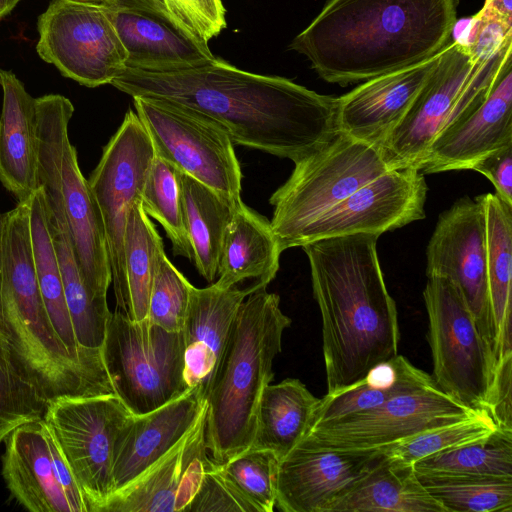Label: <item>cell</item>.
<instances>
[{
    "label": "cell",
    "mask_w": 512,
    "mask_h": 512,
    "mask_svg": "<svg viewBox=\"0 0 512 512\" xmlns=\"http://www.w3.org/2000/svg\"><path fill=\"white\" fill-rule=\"evenodd\" d=\"M111 84L132 97L168 100L220 124L234 144L294 163L339 134L338 97L216 58L166 71L125 67Z\"/></svg>",
    "instance_id": "6da1fadb"
},
{
    "label": "cell",
    "mask_w": 512,
    "mask_h": 512,
    "mask_svg": "<svg viewBox=\"0 0 512 512\" xmlns=\"http://www.w3.org/2000/svg\"><path fill=\"white\" fill-rule=\"evenodd\" d=\"M457 0H327L291 42L324 81L364 82L433 57L457 23Z\"/></svg>",
    "instance_id": "7a4b0ae2"
},
{
    "label": "cell",
    "mask_w": 512,
    "mask_h": 512,
    "mask_svg": "<svg viewBox=\"0 0 512 512\" xmlns=\"http://www.w3.org/2000/svg\"><path fill=\"white\" fill-rule=\"evenodd\" d=\"M378 238L358 233L302 246L322 319L327 394L398 355V313L379 264Z\"/></svg>",
    "instance_id": "3957f363"
},
{
    "label": "cell",
    "mask_w": 512,
    "mask_h": 512,
    "mask_svg": "<svg viewBox=\"0 0 512 512\" xmlns=\"http://www.w3.org/2000/svg\"><path fill=\"white\" fill-rule=\"evenodd\" d=\"M28 202L0 215V331L48 403L65 396L115 394L101 348L70 352L51 323L37 280Z\"/></svg>",
    "instance_id": "277c9868"
},
{
    "label": "cell",
    "mask_w": 512,
    "mask_h": 512,
    "mask_svg": "<svg viewBox=\"0 0 512 512\" xmlns=\"http://www.w3.org/2000/svg\"><path fill=\"white\" fill-rule=\"evenodd\" d=\"M291 319L280 297L266 288L241 303L213 381L205 394V445L216 463L247 451L255 432L257 406L274 378L273 360L281 352Z\"/></svg>",
    "instance_id": "5b68a950"
},
{
    "label": "cell",
    "mask_w": 512,
    "mask_h": 512,
    "mask_svg": "<svg viewBox=\"0 0 512 512\" xmlns=\"http://www.w3.org/2000/svg\"><path fill=\"white\" fill-rule=\"evenodd\" d=\"M36 111L40 187L48 207L65 220L84 283L96 299L107 301L112 279L104 225L68 134L74 106L48 94L36 98Z\"/></svg>",
    "instance_id": "8992f818"
},
{
    "label": "cell",
    "mask_w": 512,
    "mask_h": 512,
    "mask_svg": "<svg viewBox=\"0 0 512 512\" xmlns=\"http://www.w3.org/2000/svg\"><path fill=\"white\" fill-rule=\"evenodd\" d=\"M512 43H506L488 60H475L469 47L449 42L440 52L428 83L396 126L380 144L388 170L420 169L435 138L474 110L495 79L511 61Z\"/></svg>",
    "instance_id": "52a82bcc"
},
{
    "label": "cell",
    "mask_w": 512,
    "mask_h": 512,
    "mask_svg": "<svg viewBox=\"0 0 512 512\" xmlns=\"http://www.w3.org/2000/svg\"><path fill=\"white\" fill-rule=\"evenodd\" d=\"M294 164L269 199L274 208L270 224L282 252L319 216L389 171L377 146L342 132Z\"/></svg>",
    "instance_id": "ba28073f"
},
{
    "label": "cell",
    "mask_w": 512,
    "mask_h": 512,
    "mask_svg": "<svg viewBox=\"0 0 512 512\" xmlns=\"http://www.w3.org/2000/svg\"><path fill=\"white\" fill-rule=\"evenodd\" d=\"M101 352L115 394L132 414L155 410L189 389L181 331L166 330L147 319L132 321L115 310Z\"/></svg>",
    "instance_id": "9c48e42d"
},
{
    "label": "cell",
    "mask_w": 512,
    "mask_h": 512,
    "mask_svg": "<svg viewBox=\"0 0 512 512\" xmlns=\"http://www.w3.org/2000/svg\"><path fill=\"white\" fill-rule=\"evenodd\" d=\"M423 298L434 383L458 402L488 413L494 362L472 313L458 289L444 277H429Z\"/></svg>",
    "instance_id": "30bf717a"
},
{
    "label": "cell",
    "mask_w": 512,
    "mask_h": 512,
    "mask_svg": "<svg viewBox=\"0 0 512 512\" xmlns=\"http://www.w3.org/2000/svg\"><path fill=\"white\" fill-rule=\"evenodd\" d=\"M133 101L156 156L232 203L242 201L234 143L220 124L168 100L133 97Z\"/></svg>",
    "instance_id": "8fae6325"
},
{
    "label": "cell",
    "mask_w": 512,
    "mask_h": 512,
    "mask_svg": "<svg viewBox=\"0 0 512 512\" xmlns=\"http://www.w3.org/2000/svg\"><path fill=\"white\" fill-rule=\"evenodd\" d=\"M130 414L115 394L65 396L47 405L42 420L71 468L87 512H102L112 494L115 441Z\"/></svg>",
    "instance_id": "7c38bea8"
},
{
    "label": "cell",
    "mask_w": 512,
    "mask_h": 512,
    "mask_svg": "<svg viewBox=\"0 0 512 512\" xmlns=\"http://www.w3.org/2000/svg\"><path fill=\"white\" fill-rule=\"evenodd\" d=\"M477 412L432 382L397 393L377 407L312 426L296 446L312 450L379 451Z\"/></svg>",
    "instance_id": "4fadbf2b"
},
{
    "label": "cell",
    "mask_w": 512,
    "mask_h": 512,
    "mask_svg": "<svg viewBox=\"0 0 512 512\" xmlns=\"http://www.w3.org/2000/svg\"><path fill=\"white\" fill-rule=\"evenodd\" d=\"M155 157L153 143L136 112L127 111L104 146L88 183L104 225L117 311L124 314L127 288L124 233L134 203L141 200Z\"/></svg>",
    "instance_id": "5bb4252c"
},
{
    "label": "cell",
    "mask_w": 512,
    "mask_h": 512,
    "mask_svg": "<svg viewBox=\"0 0 512 512\" xmlns=\"http://www.w3.org/2000/svg\"><path fill=\"white\" fill-rule=\"evenodd\" d=\"M38 32L40 58L81 85L111 84L125 68L127 52L103 3L53 0L39 16Z\"/></svg>",
    "instance_id": "9a60e30c"
},
{
    "label": "cell",
    "mask_w": 512,
    "mask_h": 512,
    "mask_svg": "<svg viewBox=\"0 0 512 512\" xmlns=\"http://www.w3.org/2000/svg\"><path fill=\"white\" fill-rule=\"evenodd\" d=\"M427 183L414 168L389 170L366 183L301 230L292 247L330 237L382 233L425 218Z\"/></svg>",
    "instance_id": "2e32d148"
},
{
    "label": "cell",
    "mask_w": 512,
    "mask_h": 512,
    "mask_svg": "<svg viewBox=\"0 0 512 512\" xmlns=\"http://www.w3.org/2000/svg\"><path fill=\"white\" fill-rule=\"evenodd\" d=\"M426 260L427 278L444 277L458 289L492 351L485 219L478 196L461 197L439 215L426 248Z\"/></svg>",
    "instance_id": "e0dca14e"
},
{
    "label": "cell",
    "mask_w": 512,
    "mask_h": 512,
    "mask_svg": "<svg viewBox=\"0 0 512 512\" xmlns=\"http://www.w3.org/2000/svg\"><path fill=\"white\" fill-rule=\"evenodd\" d=\"M103 4L127 52V68L166 71L215 59L208 44L179 22L163 0H108Z\"/></svg>",
    "instance_id": "ac0fdd59"
},
{
    "label": "cell",
    "mask_w": 512,
    "mask_h": 512,
    "mask_svg": "<svg viewBox=\"0 0 512 512\" xmlns=\"http://www.w3.org/2000/svg\"><path fill=\"white\" fill-rule=\"evenodd\" d=\"M206 411L207 404L173 447L111 494L102 512H185L210 461L205 445Z\"/></svg>",
    "instance_id": "d6986e66"
},
{
    "label": "cell",
    "mask_w": 512,
    "mask_h": 512,
    "mask_svg": "<svg viewBox=\"0 0 512 512\" xmlns=\"http://www.w3.org/2000/svg\"><path fill=\"white\" fill-rule=\"evenodd\" d=\"M383 458L380 451L312 450L295 446L278 462L276 507L328 512Z\"/></svg>",
    "instance_id": "ffe728a7"
},
{
    "label": "cell",
    "mask_w": 512,
    "mask_h": 512,
    "mask_svg": "<svg viewBox=\"0 0 512 512\" xmlns=\"http://www.w3.org/2000/svg\"><path fill=\"white\" fill-rule=\"evenodd\" d=\"M440 52L416 65L366 80L338 97L339 131L379 148L430 80Z\"/></svg>",
    "instance_id": "44dd1931"
},
{
    "label": "cell",
    "mask_w": 512,
    "mask_h": 512,
    "mask_svg": "<svg viewBox=\"0 0 512 512\" xmlns=\"http://www.w3.org/2000/svg\"><path fill=\"white\" fill-rule=\"evenodd\" d=\"M511 64L506 63L474 110L435 138L420 166L423 174L471 169L487 154L512 143Z\"/></svg>",
    "instance_id": "7402d4cb"
},
{
    "label": "cell",
    "mask_w": 512,
    "mask_h": 512,
    "mask_svg": "<svg viewBox=\"0 0 512 512\" xmlns=\"http://www.w3.org/2000/svg\"><path fill=\"white\" fill-rule=\"evenodd\" d=\"M205 404L201 389L194 387L148 413L130 414L115 441L112 494L173 447L194 425Z\"/></svg>",
    "instance_id": "603a6c76"
},
{
    "label": "cell",
    "mask_w": 512,
    "mask_h": 512,
    "mask_svg": "<svg viewBox=\"0 0 512 512\" xmlns=\"http://www.w3.org/2000/svg\"><path fill=\"white\" fill-rule=\"evenodd\" d=\"M266 288L252 283L244 288L221 289L214 283L190 289L182 327L184 341V380L188 388L199 387L205 397L226 347L229 334L243 300Z\"/></svg>",
    "instance_id": "cb8c5ba5"
},
{
    "label": "cell",
    "mask_w": 512,
    "mask_h": 512,
    "mask_svg": "<svg viewBox=\"0 0 512 512\" xmlns=\"http://www.w3.org/2000/svg\"><path fill=\"white\" fill-rule=\"evenodd\" d=\"M3 442L1 474L13 498L31 512H73L54 474L43 420L18 426Z\"/></svg>",
    "instance_id": "d4e9b609"
},
{
    "label": "cell",
    "mask_w": 512,
    "mask_h": 512,
    "mask_svg": "<svg viewBox=\"0 0 512 512\" xmlns=\"http://www.w3.org/2000/svg\"><path fill=\"white\" fill-rule=\"evenodd\" d=\"M0 182L18 202L40 188L36 98L11 71L0 69Z\"/></svg>",
    "instance_id": "484cf974"
},
{
    "label": "cell",
    "mask_w": 512,
    "mask_h": 512,
    "mask_svg": "<svg viewBox=\"0 0 512 512\" xmlns=\"http://www.w3.org/2000/svg\"><path fill=\"white\" fill-rule=\"evenodd\" d=\"M485 219L486 276L494 371L512 358V207L496 194L478 195Z\"/></svg>",
    "instance_id": "4316f807"
},
{
    "label": "cell",
    "mask_w": 512,
    "mask_h": 512,
    "mask_svg": "<svg viewBox=\"0 0 512 512\" xmlns=\"http://www.w3.org/2000/svg\"><path fill=\"white\" fill-rule=\"evenodd\" d=\"M281 253L270 221L241 202L223 237L214 284L227 289L252 279L267 287L277 274Z\"/></svg>",
    "instance_id": "83f0119b"
},
{
    "label": "cell",
    "mask_w": 512,
    "mask_h": 512,
    "mask_svg": "<svg viewBox=\"0 0 512 512\" xmlns=\"http://www.w3.org/2000/svg\"><path fill=\"white\" fill-rule=\"evenodd\" d=\"M447 512L425 488L414 466L383 458L328 512Z\"/></svg>",
    "instance_id": "f1b7e54d"
},
{
    "label": "cell",
    "mask_w": 512,
    "mask_h": 512,
    "mask_svg": "<svg viewBox=\"0 0 512 512\" xmlns=\"http://www.w3.org/2000/svg\"><path fill=\"white\" fill-rule=\"evenodd\" d=\"M320 399L296 378L268 384L260 397L249 449L267 450L284 458L309 429Z\"/></svg>",
    "instance_id": "f546056e"
},
{
    "label": "cell",
    "mask_w": 512,
    "mask_h": 512,
    "mask_svg": "<svg viewBox=\"0 0 512 512\" xmlns=\"http://www.w3.org/2000/svg\"><path fill=\"white\" fill-rule=\"evenodd\" d=\"M178 177L192 261L199 274L214 283L226 228L242 201L232 203L180 171Z\"/></svg>",
    "instance_id": "4dcf8cb0"
},
{
    "label": "cell",
    "mask_w": 512,
    "mask_h": 512,
    "mask_svg": "<svg viewBox=\"0 0 512 512\" xmlns=\"http://www.w3.org/2000/svg\"><path fill=\"white\" fill-rule=\"evenodd\" d=\"M432 382L431 375L398 354L373 367L363 379L352 385L326 393L319 401L309 428L377 407L397 393Z\"/></svg>",
    "instance_id": "1f68e13d"
},
{
    "label": "cell",
    "mask_w": 512,
    "mask_h": 512,
    "mask_svg": "<svg viewBox=\"0 0 512 512\" xmlns=\"http://www.w3.org/2000/svg\"><path fill=\"white\" fill-rule=\"evenodd\" d=\"M47 212L76 340L82 347L101 348L111 314L107 301L96 299L84 283L62 214L48 205Z\"/></svg>",
    "instance_id": "d6a6232c"
},
{
    "label": "cell",
    "mask_w": 512,
    "mask_h": 512,
    "mask_svg": "<svg viewBox=\"0 0 512 512\" xmlns=\"http://www.w3.org/2000/svg\"><path fill=\"white\" fill-rule=\"evenodd\" d=\"M29 209L37 280L51 323L70 352L78 354L88 352L93 348L80 346L75 337L49 225L47 204L41 187L30 198Z\"/></svg>",
    "instance_id": "836d02e7"
},
{
    "label": "cell",
    "mask_w": 512,
    "mask_h": 512,
    "mask_svg": "<svg viewBox=\"0 0 512 512\" xmlns=\"http://www.w3.org/2000/svg\"><path fill=\"white\" fill-rule=\"evenodd\" d=\"M164 255L163 241L138 200L130 210L124 233L127 288L124 315L130 320L146 319L153 280Z\"/></svg>",
    "instance_id": "e575fe53"
},
{
    "label": "cell",
    "mask_w": 512,
    "mask_h": 512,
    "mask_svg": "<svg viewBox=\"0 0 512 512\" xmlns=\"http://www.w3.org/2000/svg\"><path fill=\"white\" fill-rule=\"evenodd\" d=\"M419 478H512V431L427 456L413 464Z\"/></svg>",
    "instance_id": "d590c367"
},
{
    "label": "cell",
    "mask_w": 512,
    "mask_h": 512,
    "mask_svg": "<svg viewBox=\"0 0 512 512\" xmlns=\"http://www.w3.org/2000/svg\"><path fill=\"white\" fill-rule=\"evenodd\" d=\"M178 174V169L155 155L142 192L141 205L145 213L164 228L174 254L192 260Z\"/></svg>",
    "instance_id": "8d00e7d4"
},
{
    "label": "cell",
    "mask_w": 512,
    "mask_h": 512,
    "mask_svg": "<svg viewBox=\"0 0 512 512\" xmlns=\"http://www.w3.org/2000/svg\"><path fill=\"white\" fill-rule=\"evenodd\" d=\"M447 512H512V478H419Z\"/></svg>",
    "instance_id": "74e56055"
},
{
    "label": "cell",
    "mask_w": 512,
    "mask_h": 512,
    "mask_svg": "<svg viewBox=\"0 0 512 512\" xmlns=\"http://www.w3.org/2000/svg\"><path fill=\"white\" fill-rule=\"evenodd\" d=\"M277 457L267 450L248 449L214 465L233 491L253 512H272L277 494Z\"/></svg>",
    "instance_id": "f35d334b"
},
{
    "label": "cell",
    "mask_w": 512,
    "mask_h": 512,
    "mask_svg": "<svg viewBox=\"0 0 512 512\" xmlns=\"http://www.w3.org/2000/svg\"><path fill=\"white\" fill-rule=\"evenodd\" d=\"M496 430L498 427L491 416L479 411L466 419L424 431L379 451L386 457L413 465L435 453L482 440Z\"/></svg>",
    "instance_id": "ab89813d"
},
{
    "label": "cell",
    "mask_w": 512,
    "mask_h": 512,
    "mask_svg": "<svg viewBox=\"0 0 512 512\" xmlns=\"http://www.w3.org/2000/svg\"><path fill=\"white\" fill-rule=\"evenodd\" d=\"M47 405L16 363L0 331V443L18 426L42 420Z\"/></svg>",
    "instance_id": "60d3db41"
},
{
    "label": "cell",
    "mask_w": 512,
    "mask_h": 512,
    "mask_svg": "<svg viewBox=\"0 0 512 512\" xmlns=\"http://www.w3.org/2000/svg\"><path fill=\"white\" fill-rule=\"evenodd\" d=\"M192 284L162 257L153 280L146 319L169 331H181Z\"/></svg>",
    "instance_id": "b9f144b4"
},
{
    "label": "cell",
    "mask_w": 512,
    "mask_h": 512,
    "mask_svg": "<svg viewBox=\"0 0 512 512\" xmlns=\"http://www.w3.org/2000/svg\"><path fill=\"white\" fill-rule=\"evenodd\" d=\"M171 14L196 37L208 42L226 27L221 0H163Z\"/></svg>",
    "instance_id": "7bdbcfd3"
},
{
    "label": "cell",
    "mask_w": 512,
    "mask_h": 512,
    "mask_svg": "<svg viewBox=\"0 0 512 512\" xmlns=\"http://www.w3.org/2000/svg\"><path fill=\"white\" fill-rule=\"evenodd\" d=\"M253 512L251 507L227 484L210 461L201 484L185 512Z\"/></svg>",
    "instance_id": "ee69618b"
},
{
    "label": "cell",
    "mask_w": 512,
    "mask_h": 512,
    "mask_svg": "<svg viewBox=\"0 0 512 512\" xmlns=\"http://www.w3.org/2000/svg\"><path fill=\"white\" fill-rule=\"evenodd\" d=\"M471 170L487 177L495 187V194L512 207V143L487 154Z\"/></svg>",
    "instance_id": "f6af8a7d"
},
{
    "label": "cell",
    "mask_w": 512,
    "mask_h": 512,
    "mask_svg": "<svg viewBox=\"0 0 512 512\" xmlns=\"http://www.w3.org/2000/svg\"><path fill=\"white\" fill-rule=\"evenodd\" d=\"M512 358L494 371L488 414L500 430L512 431Z\"/></svg>",
    "instance_id": "bcb514c9"
},
{
    "label": "cell",
    "mask_w": 512,
    "mask_h": 512,
    "mask_svg": "<svg viewBox=\"0 0 512 512\" xmlns=\"http://www.w3.org/2000/svg\"><path fill=\"white\" fill-rule=\"evenodd\" d=\"M48 442L56 480L70 502L73 512H87L85 501L71 468L49 433Z\"/></svg>",
    "instance_id": "7dc6e473"
},
{
    "label": "cell",
    "mask_w": 512,
    "mask_h": 512,
    "mask_svg": "<svg viewBox=\"0 0 512 512\" xmlns=\"http://www.w3.org/2000/svg\"><path fill=\"white\" fill-rule=\"evenodd\" d=\"M477 15L512 25V0H485Z\"/></svg>",
    "instance_id": "c3c4849f"
},
{
    "label": "cell",
    "mask_w": 512,
    "mask_h": 512,
    "mask_svg": "<svg viewBox=\"0 0 512 512\" xmlns=\"http://www.w3.org/2000/svg\"><path fill=\"white\" fill-rule=\"evenodd\" d=\"M20 0H0V19L10 13Z\"/></svg>",
    "instance_id": "681fc988"
},
{
    "label": "cell",
    "mask_w": 512,
    "mask_h": 512,
    "mask_svg": "<svg viewBox=\"0 0 512 512\" xmlns=\"http://www.w3.org/2000/svg\"><path fill=\"white\" fill-rule=\"evenodd\" d=\"M83 1H92V2L104 3V2H107L108 0H83Z\"/></svg>",
    "instance_id": "f907efd6"
}]
</instances>
